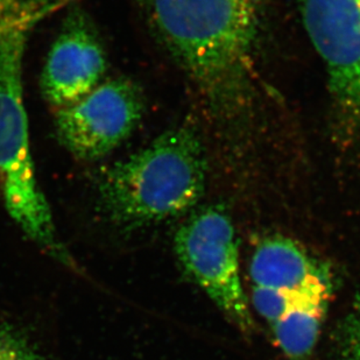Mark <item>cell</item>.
<instances>
[{
	"mask_svg": "<svg viewBox=\"0 0 360 360\" xmlns=\"http://www.w3.org/2000/svg\"><path fill=\"white\" fill-rule=\"evenodd\" d=\"M154 24L217 116L250 102L257 35L253 0H148Z\"/></svg>",
	"mask_w": 360,
	"mask_h": 360,
	"instance_id": "6da1fadb",
	"label": "cell"
},
{
	"mask_svg": "<svg viewBox=\"0 0 360 360\" xmlns=\"http://www.w3.org/2000/svg\"><path fill=\"white\" fill-rule=\"evenodd\" d=\"M207 161L191 125L163 132L103 174L98 203L113 224L138 230L191 210L205 191Z\"/></svg>",
	"mask_w": 360,
	"mask_h": 360,
	"instance_id": "7a4b0ae2",
	"label": "cell"
},
{
	"mask_svg": "<svg viewBox=\"0 0 360 360\" xmlns=\"http://www.w3.org/2000/svg\"><path fill=\"white\" fill-rule=\"evenodd\" d=\"M62 0H0V195L33 240L54 232L32 159L25 106L24 61L32 30Z\"/></svg>",
	"mask_w": 360,
	"mask_h": 360,
	"instance_id": "3957f363",
	"label": "cell"
},
{
	"mask_svg": "<svg viewBox=\"0 0 360 360\" xmlns=\"http://www.w3.org/2000/svg\"><path fill=\"white\" fill-rule=\"evenodd\" d=\"M175 252L184 272L239 330L255 326L241 283L238 240L228 211L204 207L188 218L175 236Z\"/></svg>",
	"mask_w": 360,
	"mask_h": 360,
	"instance_id": "277c9868",
	"label": "cell"
},
{
	"mask_svg": "<svg viewBox=\"0 0 360 360\" xmlns=\"http://www.w3.org/2000/svg\"><path fill=\"white\" fill-rule=\"evenodd\" d=\"M297 5L326 68L340 131L360 139V0H297Z\"/></svg>",
	"mask_w": 360,
	"mask_h": 360,
	"instance_id": "5b68a950",
	"label": "cell"
},
{
	"mask_svg": "<svg viewBox=\"0 0 360 360\" xmlns=\"http://www.w3.org/2000/svg\"><path fill=\"white\" fill-rule=\"evenodd\" d=\"M145 110L139 84L116 77L103 82L75 104L58 110L55 131L72 157L89 162L101 160L132 136Z\"/></svg>",
	"mask_w": 360,
	"mask_h": 360,
	"instance_id": "8992f818",
	"label": "cell"
},
{
	"mask_svg": "<svg viewBox=\"0 0 360 360\" xmlns=\"http://www.w3.org/2000/svg\"><path fill=\"white\" fill-rule=\"evenodd\" d=\"M108 55L91 18L81 8L65 18L41 74L44 98L58 111L72 105L102 83Z\"/></svg>",
	"mask_w": 360,
	"mask_h": 360,
	"instance_id": "52a82bcc",
	"label": "cell"
},
{
	"mask_svg": "<svg viewBox=\"0 0 360 360\" xmlns=\"http://www.w3.org/2000/svg\"><path fill=\"white\" fill-rule=\"evenodd\" d=\"M252 304L272 326L289 303L310 285L331 276L322 262L285 237H269L255 248L250 265Z\"/></svg>",
	"mask_w": 360,
	"mask_h": 360,
	"instance_id": "ba28073f",
	"label": "cell"
},
{
	"mask_svg": "<svg viewBox=\"0 0 360 360\" xmlns=\"http://www.w3.org/2000/svg\"><path fill=\"white\" fill-rule=\"evenodd\" d=\"M333 278L316 282L296 296L271 328L287 360H310L333 295Z\"/></svg>",
	"mask_w": 360,
	"mask_h": 360,
	"instance_id": "9c48e42d",
	"label": "cell"
},
{
	"mask_svg": "<svg viewBox=\"0 0 360 360\" xmlns=\"http://www.w3.org/2000/svg\"><path fill=\"white\" fill-rule=\"evenodd\" d=\"M335 360H360V295L340 328Z\"/></svg>",
	"mask_w": 360,
	"mask_h": 360,
	"instance_id": "30bf717a",
	"label": "cell"
},
{
	"mask_svg": "<svg viewBox=\"0 0 360 360\" xmlns=\"http://www.w3.org/2000/svg\"><path fill=\"white\" fill-rule=\"evenodd\" d=\"M0 360H44L17 330L0 323Z\"/></svg>",
	"mask_w": 360,
	"mask_h": 360,
	"instance_id": "8fae6325",
	"label": "cell"
}]
</instances>
